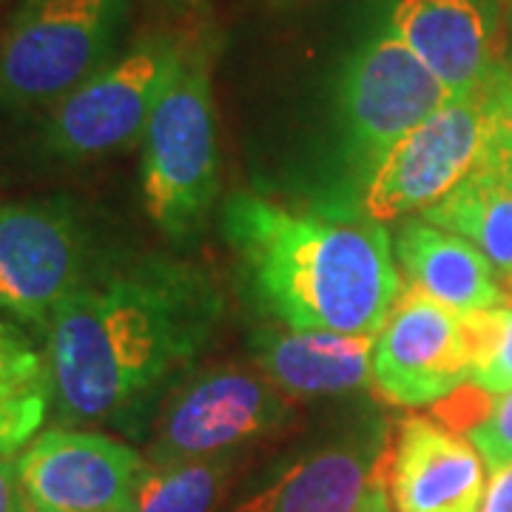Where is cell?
I'll use <instances>...</instances> for the list:
<instances>
[{
  "label": "cell",
  "mask_w": 512,
  "mask_h": 512,
  "mask_svg": "<svg viewBox=\"0 0 512 512\" xmlns=\"http://www.w3.org/2000/svg\"><path fill=\"white\" fill-rule=\"evenodd\" d=\"M481 106L487 120V137L512 148V60L495 66L481 89Z\"/></svg>",
  "instance_id": "7402d4cb"
},
{
  "label": "cell",
  "mask_w": 512,
  "mask_h": 512,
  "mask_svg": "<svg viewBox=\"0 0 512 512\" xmlns=\"http://www.w3.org/2000/svg\"><path fill=\"white\" fill-rule=\"evenodd\" d=\"M393 254L410 291L439 302L458 316L490 311L504 305V288L493 262L467 239L407 217L393 234Z\"/></svg>",
  "instance_id": "9a60e30c"
},
{
  "label": "cell",
  "mask_w": 512,
  "mask_h": 512,
  "mask_svg": "<svg viewBox=\"0 0 512 512\" xmlns=\"http://www.w3.org/2000/svg\"><path fill=\"white\" fill-rule=\"evenodd\" d=\"M387 29L419 57L450 97H476L495 72L487 0H396Z\"/></svg>",
  "instance_id": "4fadbf2b"
},
{
  "label": "cell",
  "mask_w": 512,
  "mask_h": 512,
  "mask_svg": "<svg viewBox=\"0 0 512 512\" xmlns=\"http://www.w3.org/2000/svg\"><path fill=\"white\" fill-rule=\"evenodd\" d=\"M384 481L396 512H478L487 493L484 458L476 447L427 416L399 424Z\"/></svg>",
  "instance_id": "7c38bea8"
},
{
  "label": "cell",
  "mask_w": 512,
  "mask_h": 512,
  "mask_svg": "<svg viewBox=\"0 0 512 512\" xmlns=\"http://www.w3.org/2000/svg\"><path fill=\"white\" fill-rule=\"evenodd\" d=\"M35 512H134L146 458L123 441L86 430H43L15 461Z\"/></svg>",
  "instance_id": "30bf717a"
},
{
  "label": "cell",
  "mask_w": 512,
  "mask_h": 512,
  "mask_svg": "<svg viewBox=\"0 0 512 512\" xmlns=\"http://www.w3.org/2000/svg\"><path fill=\"white\" fill-rule=\"evenodd\" d=\"M387 456V453H384ZM384 464V458H382ZM382 464H379V470H376V478L370 481V487H367L365 498H362V504L356 507V512H393L390 510V498H387V481L382 478Z\"/></svg>",
  "instance_id": "484cf974"
},
{
  "label": "cell",
  "mask_w": 512,
  "mask_h": 512,
  "mask_svg": "<svg viewBox=\"0 0 512 512\" xmlns=\"http://www.w3.org/2000/svg\"><path fill=\"white\" fill-rule=\"evenodd\" d=\"M467 439L484 458L490 473L512 464V390L493 396L487 413L467 430Z\"/></svg>",
  "instance_id": "44dd1931"
},
{
  "label": "cell",
  "mask_w": 512,
  "mask_h": 512,
  "mask_svg": "<svg viewBox=\"0 0 512 512\" xmlns=\"http://www.w3.org/2000/svg\"><path fill=\"white\" fill-rule=\"evenodd\" d=\"M478 512H512V464L493 470Z\"/></svg>",
  "instance_id": "cb8c5ba5"
},
{
  "label": "cell",
  "mask_w": 512,
  "mask_h": 512,
  "mask_svg": "<svg viewBox=\"0 0 512 512\" xmlns=\"http://www.w3.org/2000/svg\"><path fill=\"white\" fill-rule=\"evenodd\" d=\"M484 143L481 94L450 97L384 157L362 194L365 217L384 225L433 208L476 171Z\"/></svg>",
  "instance_id": "ba28073f"
},
{
  "label": "cell",
  "mask_w": 512,
  "mask_h": 512,
  "mask_svg": "<svg viewBox=\"0 0 512 512\" xmlns=\"http://www.w3.org/2000/svg\"><path fill=\"white\" fill-rule=\"evenodd\" d=\"M0 512H29L20 487L18 464L9 456H0Z\"/></svg>",
  "instance_id": "603a6c76"
},
{
  "label": "cell",
  "mask_w": 512,
  "mask_h": 512,
  "mask_svg": "<svg viewBox=\"0 0 512 512\" xmlns=\"http://www.w3.org/2000/svg\"><path fill=\"white\" fill-rule=\"evenodd\" d=\"M510 285H512V279H510Z\"/></svg>",
  "instance_id": "f1b7e54d"
},
{
  "label": "cell",
  "mask_w": 512,
  "mask_h": 512,
  "mask_svg": "<svg viewBox=\"0 0 512 512\" xmlns=\"http://www.w3.org/2000/svg\"><path fill=\"white\" fill-rule=\"evenodd\" d=\"M185 46L154 32L83 80L49 109L43 148L60 163H92L143 140L148 117L180 72Z\"/></svg>",
  "instance_id": "5b68a950"
},
{
  "label": "cell",
  "mask_w": 512,
  "mask_h": 512,
  "mask_svg": "<svg viewBox=\"0 0 512 512\" xmlns=\"http://www.w3.org/2000/svg\"><path fill=\"white\" fill-rule=\"evenodd\" d=\"M128 0H20L0 35V103L52 109L120 55Z\"/></svg>",
  "instance_id": "3957f363"
},
{
  "label": "cell",
  "mask_w": 512,
  "mask_h": 512,
  "mask_svg": "<svg viewBox=\"0 0 512 512\" xmlns=\"http://www.w3.org/2000/svg\"><path fill=\"white\" fill-rule=\"evenodd\" d=\"M29 512H35V510H29Z\"/></svg>",
  "instance_id": "83f0119b"
},
{
  "label": "cell",
  "mask_w": 512,
  "mask_h": 512,
  "mask_svg": "<svg viewBox=\"0 0 512 512\" xmlns=\"http://www.w3.org/2000/svg\"><path fill=\"white\" fill-rule=\"evenodd\" d=\"M447 100L439 77L387 26L367 37L348 57L336 92L342 157L353 183H370L384 157Z\"/></svg>",
  "instance_id": "8992f818"
},
{
  "label": "cell",
  "mask_w": 512,
  "mask_h": 512,
  "mask_svg": "<svg viewBox=\"0 0 512 512\" xmlns=\"http://www.w3.org/2000/svg\"><path fill=\"white\" fill-rule=\"evenodd\" d=\"M507 60H512V46H510V57H507Z\"/></svg>",
  "instance_id": "4316f807"
},
{
  "label": "cell",
  "mask_w": 512,
  "mask_h": 512,
  "mask_svg": "<svg viewBox=\"0 0 512 512\" xmlns=\"http://www.w3.org/2000/svg\"><path fill=\"white\" fill-rule=\"evenodd\" d=\"M231 458H191L148 464L137 484L134 512H214L220 504Z\"/></svg>",
  "instance_id": "ac0fdd59"
},
{
  "label": "cell",
  "mask_w": 512,
  "mask_h": 512,
  "mask_svg": "<svg viewBox=\"0 0 512 512\" xmlns=\"http://www.w3.org/2000/svg\"><path fill=\"white\" fill-rule=\"evenodd\" d=\"M384 436L376 427L328 444L242 501L234 512H356L382 464Z\"/></svg>",
  "instance_id": "2e32d148"
},
{
  "label": "cell",
  "mask_w": 512,
  "mask_h": 512,
  "mask_svg": "<svg viewBox=\"0 0 512 512\" xmlns=\"http://www.w3.org/2000/svg\"><path fill=\"white\" fill-rule=\"evenodd\" d=\"M470 384L464 319L416 291H402L373 342V390L396 407L444 402Z\"/></svg>",
  "instance_id": "8fae6325"
},
{
  "label": "cell",
  "mask_w": 512,
  "mask_h": 512,
  "mask_svg": "<svg viewBox=\"0 0 512 512\" xmlns=\"http://www.w3.org/2000/svg\"><path fill=\"white\" fill-rule=\"evenodd\" d=\"M222 234L245 293L282 328L376 339L402 296L393 239L370 217L305 214L239 191Z\"/></svg>",
  "instance_id": "7a4b0ae2"
},
{
  "label": "cell",
  "mask_w": 512,
  "mask_h": 512,
  "mask_svg": "<svg viewBox=\"0 0 512 512\" xmlns=\"http://www.w3.org/2000/svg\"><path fill=\"white\" fill-rule=\"evenodd\" d=\"M461 319L470 345V384L490 396L512 390V305L504 302Z\"/></svg>",
  "instance_id": "d6986e66"
},
{
  "label": "cell",
  "mask_w": 512,
  "mask_h": 512,
  "mask_svg": "<svg viewBox=\"0 0 512 512\" xmlns=\"http://www.w3.org/2000/svg\"><path fill=\"white\" fill-rule=\"evenodd\" d=\"M416 217L467 239L493 262L498 276L512 279V185L490 168L476 165L464 183Z\"/></svg>",
  "instance_id": "e0dca14e"
},
{
  "label": "cell",
  "mask_w": 512,
  "mask_h": 512,
  "mask_svg": "<svg viewBox=\"0 0 512 512\" xmlns=\"http://www.w3.org/2000/svg\"><path fill=\"white\" fill-rule=\"evenodd\" d=\"M288 419L285 396L265 373L217 367L177 390L154 424L148 464L228 456L234 447L276 430Z\"/></svg>",
  "instance_id": "52a82bcc"
},
{
  "label": "cell",
  "mask_w": 512,
  "mask_h": 512,
  "mask_svg": "<svg viewBox=\"0 0 512 512\" xmlns=\"http://www.w3.org/2000/svg\"><path fill=\"white\" fill-rule=\"evenodd\" d=\"M220 194V151L211 74L185 55L143 131V202L174 242L200 234Z\"/></svg>",
  "instance_id": "277c9868"
},
{
  "label": "cell",
  "mask_w": 512,
  "mask_h": 512,
  "mask_svg": "<svg viewBox=\"0 0 512 512\" xmlns=\"http://www.w3.org/2000/svg\"><path fill=\"white\" fill-rule=\"evenodd\" d=\"M86 231L66 197L0 205V308L49 328L86 279Z\"/></svg>",
  "instance_id": "9c48e42d"
},
{
  "label": "cell",
  "mask_w": 512,
  "mask_h": 512,
  "mask_svg": "<svg viewBox=\"0 0 512 512\" xmlns=\"http://www.w3.org/2000/svg\"><path fill=\"white\" fill-rule=\"evenodd\" d=\"M205 268L146 256L86 279L49 322L46 376L63 424L111 421L191 365L220 325Z\"/></svg>",
  "instance_id": "6da1fadb"
},
{
  "label": "cell",
  "mask_w": 512,
  "mask_h": 512,
  "mask_svg": "<svg viewBox=\"0 0 512 512\" xmlns=\"http://www.w3.org/2000/svg\"><path fill=\"white\" fill-rule=\"evenodd\" d=\"M373 342L330 330H291L282 325L259 328L251 336L259 373L279 393L296 399L342 396L373 382Z\"/></svg>",
  "instance_id": "5bb4252c"
},
{
  "label": "cell",
  "mask_w": 512,
  "mask_h": 512,
  "mask_svg": "<svg viewBox=\"0 0 512 512\" xmlns=\"http://www.w3.org/2000/svg\"><path fill=\"white\" fill-rule=\"evenodd\" d=\"M478 165H484V168H490L493 174H498L501 180L507 185H512V148L504 146V143H495L487 137V143H484V151H481V160Z\"/></svg>",
  "instance_id": "d4e9b609"
},
{
  "label": "cell",
  "mask_w": 512,
  "mask_h": 512,
  "mask_svg": "<svg viewBox=\"0 0 512 512\" xmlns=\"http://www.w3.org/2000/svg\"><path fill=\"white\" fill-rule=\"evenodd\" d=\"M49 407H52V390L46 370L35 379H26L12 390H6L0 396V456L26 450L37 439L35 433L49 416Z\"/></svg>",
  "instance_id": "ffe728a7"
}]
</instances>
